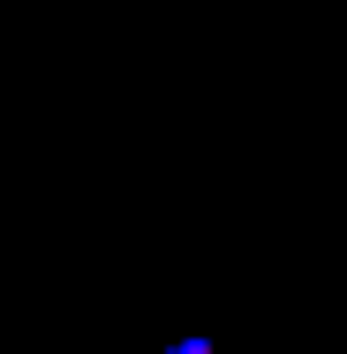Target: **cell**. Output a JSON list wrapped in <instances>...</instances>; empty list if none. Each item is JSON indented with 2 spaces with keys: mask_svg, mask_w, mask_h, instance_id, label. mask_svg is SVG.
<instances>
[{
  "mask_svg": "<svg viewBox=\"0 0 347 354\" xmlns=\"http://www.w3.org/2000/svg\"><path fill=\"white\" fill-rule=\"evenodd\" d=\"M174 354H211V339H181V347H174Z\"/></svg>",
  "mask_w": 347,
  "mask_h": 354,
  "instance_id": "obj_1",
  "label": "cell"
}]
</instances>
